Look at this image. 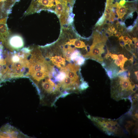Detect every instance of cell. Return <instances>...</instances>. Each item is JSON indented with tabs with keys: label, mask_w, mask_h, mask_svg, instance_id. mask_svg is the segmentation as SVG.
<instances>
[{
	"label": "cell",
	"mask_w": 138,
	"mask_h": 138,
	"mask_svg": "<svg viewBox=\"0 0 138 138\" xmlns=\"http://www.w3.org/2000/svg\"><path fill=\"white\" fill-rule=\"evenodd\" d=\"M126 2L125 0H121L119 3L120 5L123 6L125 4Z\"/></svg>",
	"instance_id": "cell-23"
},
{
	"label": "cell",
	"mask_w": 138,
	"mask_h": 138,
	"mask_svg": "<svg viewBox=\"0 0 138 138\" xmlns=\"http://www.w3.org/2000/svg\"><path fill=\"white\" fill-rule=\"evenodd\" d=\"M81 55L79 51L77 50H75L71 55V60L73 61H74L78 56Z\"/></svg>",
	"instance_id": "cell-15"
},
{
	"label": "cell",
	"mask_w": 138,
	"mask_h": 138,
	"mask_svg": "<svg viewBox=\"0 0 138 138\" xmlns=\"http://www.w3.org/2000/svg\"><path fill=\"white\" fill-rule=\"evenodd\" d=\"M4 45L9 49L18 50L23 47L24 41L20 35L11 34Z\"/></svg>",
	"instance_id": "cell-6"
},
{
	"label": "cell",
	"mask_w": 138,
	"mask_h": 138,
	"mask_svg": "<svg viewBox=\"0 0 138 138\" xmlns=\"http://www.w3.org/2000/svg\"><path fill=\"white\" fill-rule=\"evenodd\" d=\"M69 4L72 7H73V5L74 2L75 0H67Z\"/></svg>",
	"instance_id": "cell-24"
},
{
	"label": "cell",
	"mask_w": 138,
	"mask_h": 138,
	"mask_svg": "<svg viewBox=\"0 0 138 138\" xmlns=\"http://www.w3.org/2000/svg\"><path fill=\"white\" fill-rule=\"evenodd\" d=\"M74 61H75L76 63L78 65H82L84 63L85 61V59L81 55L78 56Z\"/></svg>",
	"instance_id": "cell-13"
},
{
	"label": "cell",
	"mask_w": 138,
	"mask_h": 138,
	"mask_svg": "<svg viewBox=\"0 0 138 138\" xmlns=\"http://www.w3.org/2000/svg\"><path fill=\"white\" fill-rule=\"evenodd\" d=\"M134 73H135V75H136V76L137 77V80H138V71H135V72H134Z\"/></svg>",
	"instance_id": "cell-26"
},
{
	"label": "cell",
	"mask_w": 138,
	"mask_h": 138,
	"mask_svg": "<svg viewBox=\"0 0 138 138\" xmlns=\"http://www.w3.org/2000/svg\"><path fill=\"white\" fill-rule=\"evenodd\" d=\"M0 137L29 138L19 130L7 124L0 129Z\"/></svg>",
	"instance_id": "cell-5"
},
{
	"label": "cell",
	"mask_w": 138,
	"mask_h": 138,
	"mask_svg": "<svg viewBox=\"0 0 138 138\" xmlns=\"http://www.w3.org/2000/svg\"><path fill=\"white\" fill-rule=\"evenodd\" d=\"M7 18L0 19V41L4 45L11 34L7 26Z\"/></svg>",
	"instance_id": "cell-7"
},
{
	"label": "cell",
	"mask_w": 138,
	"mask_h": 138,
	"mask_svg": "<svg viewBox=\"0 0 138 138\" xmlns=\"http://www.w3.org/2000/svg\"><path fill=\"white\" fill-rule=\"evenodd\" d=\"M114 63L118 66H120L121 70H125L124 68V63L118 59H115Z\"/></svg>",
	"instance_id": "cell-17"
},
{
	"label": "cell",
	"mask_w": 138,
	"mask_h": 138,
	"mask_svg": "<svg viewBox=\"0 0 138 138\" xmlns=\"http://www.w3.org/2000/svg\"><path fill=\"white\" fill-rule=\"evenodd\" d=\"M132 39L134 43L135 48H138V39L137 38H133Z\"/></svg>",
	"instance_id": "cell-21"
},
{
	"label": "cell",
	"mask_w": 138,
	"mask_h": 138,
	"mask_svg": "<svg viewBox=\"0 0 138 138\" xmlns=\"http://www.w3.org/2000/svg\"><path fill=\"white\" fill-rule=\"evenodd\" d=\"M55 7V0H32L24 15H29L43 10L54 12Z\"/></svg>",
	"instance_id": "cell-3"
},
{
	"label": "cell",
	"mask_w": 138,
	"mask_h": 138,
	"mask_svg": "<svg viewBox=\"0 0 138 138\" xmlns=\"http://www.w3.org/2000/svg\"><path fill=\"white\" fill-rule=\"evenodd\" d=\"M133 27L131 26L128 27L127 28V30L129 31H131L133 29Z\"/></svg>",
	"instance_id": "cell-25"
},
{
	"label": "cell",
	"mask_w": 138,
	"mask_h": 138,
	"mask_svg": "<svg viewBox=\"0 0 138 138\" xmlns=\"http://www.w3.org/2000/svg\"><path fill=\"white\" fill-rule=\"evenodd\" d=\"M106 20L105 15L104 14L99 19L97 22L96 23L95 26H101L102 25L106 23Z\"/></svg>",
	"instance_id": "cell-14"
},
{
	"label": "cell",
	"mask_w": 138,
	"mask_h": 138,
	"mask_svg": "<svg viewBox=\"0 0 138 138\" xmlns=\"http://www.w3.org/2000/svg\"><path fill=\"white\" fill-rule=\"evenodd\" d=\"M66 76V74L64 72L60 71L55 77L54 81L60 82L62 81Z\"/></svg>",
	"instance_id": "cell-12"
},
{
	"label": "cell",
	"mask_w": 138,
	"mask_h": 138,
	"mask_svg": "<svg viewBox=\"0 0 138 138\" xmlns=\"http://www.w3.org/2000/svg\"><path fill=\"white\" fill-rule=\"evenodd\" d=\"M52 71H38L34 73L31 76L34 84L43 79L45 77L49 76Z\"/></svg>",
	"instance_id": "cell-9"
},
{
	"label": "cell",
	"mask_w": 138,
	"mask_h": 138,
	"mask_svg": "<svg viewBox=\"0 0 138 138\" xmlns=\"http://www.w3.org/2000/svg\"><path fill=\"white\" fill-rule=\"evenodd\" d=\"M116 7L117 19H122L126 13L128 8L125 6L120 5L117 2L116 3Z\"/></svg>",
	"instance_id": "cell-11"
},
{
	"label": "cell",
	"mask_w": 138,
	"mask_h": 138,
	"mask_svg": "<svg viewBox=\"0 0 138 138\" xmlns=\"http://www.w3.org/2000/svg\"><path fill=\"white\" fill-rule=\"evenodd\" d=\"M129 38L128 36L126 35L122 36V35L120 37L119 39L120 41H123L124 43L127 42L129 40Z\"/></svg>",
	"instance_id": "cell-19"
},
{
	"label": "cell",
	"mask_w": 138,
	"mask_h": 138,
	"mask_svg": "<svg viewBox=\"0 0 138 138\" xmlns=\"http://www.w3.org/2000/svg\"><path fill=\"white\" fill-rule=\"evenodd\" d=\"M105 42L93 39V43L90 47L89 51L83 56L100 62H102L103 60L101 55L104 52V48Z\"/></svg>",
	"instance_id": "cell-4"
},
{
	"label": "cell",
	"mask_w": 138,
	"mask_h": 138,
	"mask_svg": "<svg viewBox=\"0 0 138 138\" xmlns=\"http://www.w3.org/2000/svg\"><path fill=\"white\" fill-rule=\"evenodd\" d=\"M87 116L95 126L107 135L121 136L124 134L123 129L116 120L89 115Z\"/></svg>",
	"instance_id": "cell-2"
},
{
	"label": "cell",
	"mask_w": 138,
	"mask_h": 138,
	"mask_svg": "<svg viewBox=\"0 0 138 138\" xmlns=\"http://www.w3.org/2000/svg\"><path fill=\"white\" fill-rule=\"evenodd\" d=\"M52 63L57 67L61 68L65 66V58L61 56L55 55L49 58Z\"/></svg>",
	"instance_id": "cell-10"
},
{
	"label": "cell",
	"mask_w": 138,
	"mask_h": 138,
	"mask_svg": "<svg viewBox=\"0 0 138 138\" xmlns=\"http://www.w3.org/2000/svg\"><path fill=\"white\" fill-rule=\"evenodd\" d=\"M104 14L105 15V18L106 20H109L110 21L111 17V14L104 13Z\"/></svg>",
	"instance_id": "cell-20"
},
{
	"label": "cell",
	"mask_w": 138,
	"mask_h": 138,
	"mask_svg": "<svg viewBox=\"0 0 138 138\" xmlns=\"http://www.w3.org/2000/svg\"><path fill=\"white\" fill-rule=\"evenodd\" d=\"M112 79L111 98L117 101L122 99H131L135 91V85L129 78L119 77L118 78Z\"/></svg>",
	"instance_id": "cell-1"
},
{
	"label": "cell",
	"mask_w": 138,
	"mask_h": 138,
	"mask_svg": "<svg viewBox=\"0 0 138 138\" xmlns=\"http://www.w3.org/2000/svg\"><path fill=\"white\" fill-rule=\"evenodd\" d=\"M115 34V36L116 37H119L121 35V33L120 32L118 31L117 30H116L114 32L113 34Z\"/></svg>",
	"instance_id": "cell-22"
},
{
	"label": "cell",
	"mask_w": 138,
	"mask_h": 138,
	"mask_svg": "<svg viewBox=\"0 0 138 138\" xmlns=\"http://www.w3.org/2000/svg\"><path fill=\"white\" fill-rule=\"evenodd\" d=\"M104 68L106 72L107 75L109 78L111 79L113 78L114 77L112 67H109L108 68Z\"/></svg>",
	"instance_id": "cell-16"
},
{
	"label": "cell",
	"mask_w": 138,
	"mask_h": 138,
	"mask_svg": "<svg viewBox=\"0 0 138 138\" xmlns=\"http://www.w3.org/2000/svg\"><path fill=\"white\" fill-rule=\"evenodd\" d=\"M62 44L61 46V48L58 45L61 49L63 55L66 60L70 62L71 60V56L72 54L75 51L76 47H73L71 46L65 44L63 43Z\"/></svg>",
	"instance_id": "cell-8"
},
{
	"label": "cell",
	"mask_w": 138,
	"mask_h": 138,
	"mask_svg": "<svg viewBox=\"0 0 138 138\" xmlns=\"http://www.w3.org/2000/svg\"><path fill=\"white\" fill-rule=\"evenodd\" d=\"M118 59L122 61L124 64L125 62L128 60L127 58L124 57L123 55L122 54H119L118 55Z\"/></svg>",
	"instance_id": "cell-18"
}]
</instances>
